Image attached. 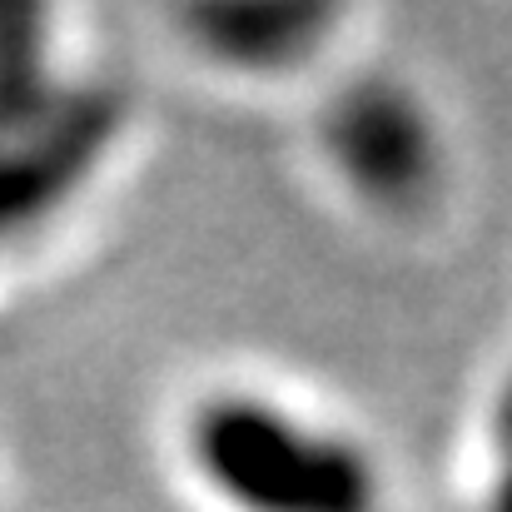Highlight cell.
<instances>
[{
    "mask_svg": "<svg viewBox=\"0 0 512 512\" xmlns=\"http://www.w3.org/2000/svg\"><path fill=\"white\" fill-rule=\"evenodd\" d=\"M184 453L234 512H383L373 458L259 393H214L184 423Z\"/></svg>",
    "mask_w": 512,
    "mask_h": 512,
    "instance_id": "1",
    "label": "cell"
},
{
    "mask_svg": "<svg viewBox=\"0 0 512 512\" xmlns=\"http://www.w3.org/2000/svg\"><path fill=\"white\" fill-rule=\"evenodd\" d=\"M324 145L334 170L378 209H413L438 189L443 150L418 95L388 75L348 85L324 110Z\"/></svg>",
    "mask_w": 512,
    "mask_h": 512,
    "instance_id": "2",
    "label": "cell"
},
{
    "mask_svg": "<svg viewBox=\"0 0 512 512\" xmlns=\"http://www.w3.org/2000/svg\"><path fill=\"white\" fill-rule=\"evenodd\" d=\"M110 140H115V105L80 95L40 135L0 150V244H10L20 229L65 204V194H75L80 179L100 165Z\"/></svg>",
    "mask_w": 512,
    "mask_h": 512,
    "instance_id": "3",
    "label": "cell"
},
{
    "mask_svg": "<svg viewBox=\"0 0 512 512\" xmlns=\"http://www.w3.org/2000/svg\"><path fill=\"white\" fill-rule=\"evenodd\" d=\"M339 10L299 5V0H209L184 10V30L199 50H209L229 70H294L304 65L324 35L334 30Z\"/></svg>",
    "mask_w": 512,
    "mask_h": 512,
    "instance_id": "4",
    "label": "cell"
},
{
    "mask_svg": "<svg viewBox=\"0 0 512 512\" xmlns=\"http://www.w3.org/2000/svg\"><path fill=\"white\" fill-rule=\"evenodd\" d=\"M70 100L55 90L50 15L35 5H0V150L40 135Z\"/></svg>",
    "mask_w": 512,
    "mask_h": 512,
    "instance_id": "5",
    "label": "cell"
},
{
    "mask_svg": "<svg viewBox=\"0 0 512 512\" xmlns=\"http://www.w3.org/2000/svg\"><path fill=\"white\" fill-rule=\"evenodd\" d=\"M493 443H498L503 468H512V373L503 378V388L493 398Z\"/></svg>",
    "mask_w": 512,
    "mask_h": 512,
    "instance_id": "6",
    "label": "cell"
},
{
    "mask_svg": "<svg viewBox=\"0 0 512 512\" xmlns=\"http://www.w3.org/2000/svg\"><path fill=\"white\" fill-rule=\"evenodd\" d=\"M488 512H512V468H503V478H498V488L488 498Z\"/></svg>",
    "mask_w": 512,
    "mask_h": 512,
    "instance_id": "7",
    "label": "cell"
}]
</instances>
